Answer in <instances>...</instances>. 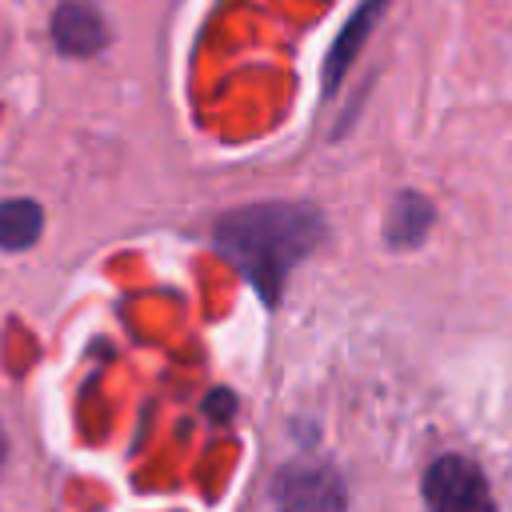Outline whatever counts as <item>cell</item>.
<instances>
[{"label":"cell","instance_id":"cell-1","mask_svg":"<svg viewBox=\"0 0 512 512\" xmlns=\"http://www.w3.org/2000/svg\"><path fill=\"white\" fill-rule=\"evenodd\" d=\"M324 220L312 204H248L216 220V248L248 284L276 304L288 272L320 244Z\"/></svg>","mask_w":512,"mask_h":512},{"label":"cell","instance_id":"cell-8","mask_svg":"<svg viewBox=\"0 0 512 512\" xmlns=\"http://www.w3.org/2000/svg\"><path fill=\"white\" fill-rule=\"evenodd\" d=\"M4 456H8V440H4V428H0V468H4Z\"/></svg>","mask_w":512,"mask_h":512},{"label":"cell","instance_id":"cell-7","mask_svg":"<svg viewBox=\"0 0 512 512\" xmlns=\"http://www.w3.org/2000/svg\"><path fill=\"white\" fill-rule=\"evenodd\" d=\"M432 224V204L416 192H404L396 196V204L388 208V224H384V236L388 244H416Z\"/></svg>","mask_w":512,"mask_h":512},{"label":"cell","instance_id":"cell-5","mask_svg":"<svg viewBox=\"0 0 512 512\" xmlns=\"http://www.w3.org/2000/svg\"><path fill=\"white\" fill-rule=\"evenodd\" d=\"M384 4H388V0H364V4L356 8V16L340 28V36L332 40V52H328V64H324V84H328V88H336V84H340V76L348 72V64H352V60H356V52L364 48L368 32L376 28V20H380Z\"/></svg>","mask_w":512,"mask_h":512},{"label":"cell","instance_id":"cell-6","mask_svg":"<svg viewBox=\"0 0 512 512\" xmlns=\"http://www.w3.org/2000/svg\"><path fill=\"white\" fill-rule=\"evenodd\" d=\"M44 228V212L36 200H0V248H32Z\"/></svg>","mask_w":512,"mask_h":512},{"label":"cell","instance_id":"cell-4","mask_svg":"<svg viewBox=\"0 0 512 512\" xmlns=\"http://www.w3.org/2000/svg\"><path fill=\"white\" fill-rule=\"evenodd\" d=\"M52 40L64 56H96L108 40L100 8L88 0H64L52 16Z\"/></svg>","mask_w":512,"mask_h":512},{"label":"cell","instance_id":"cell-3","mask_svg":"<svg viewBox=\"0 0 512 512\" xmlns=\"http://www.w3.org/2000/svg\"><path fill=\"white\" fill-rule=\"evenodd\" d=\"M344 480L332 464L300 460L276 476V508L280 512H344Z\"/></svg>","mask_w":512,"mask_h":512},{"label":"cell","instance_id":"cell-2","mask_svg":"<svg viewBox=\"0 0 512 512\" xmlns=\"http://www.w3.org/2000/svg\"><path fill=\"white\" fill-rule=\"evenodd\" d=\"M428 512H496L484 472L468 456H440L424 472Z\"/></svg>","mask_w":512,"mask_h":512}]
</instances>
